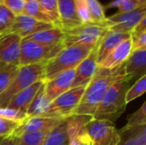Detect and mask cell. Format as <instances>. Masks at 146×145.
Returning a JSON list of instances; mask_svg holds the SVG:
<instances>
[{
  "instance_id": "42",
  "label": "cell",
  "mask_w": 146,
  "mask_h": 145,
  "mask_svg": "<svg viewBox=\"0 0 146 145\" xmlns=\"http://www.w3.org/2000/svg\"><path fill=\"white\" fill-rule=\"evenodd\" d=\"M1 140H2V138H0V141H1Z\"/></svg>"
},
{
  "instance_id": "29",
  "label": "cell",
  "mask_w": 146,
  "mask_h": 145,
  "mask_svg": "<svg viewBox=\"0 0 146 145\" xmlns=\"http://www.w3.org/2000/svg\"><path fill=\"white\" fill-rule=\"evenodd\" d=\"M86 3L89 10L92 21L93 23L105 25L106 17L104 15V9L102 4L98 0H86Z\"/></svg>"
},
{
  "instance_id": "14",
  "label": "cell",
  "mask_w": 146,
  "mask_h": 145,
  "mask_svg": "<svg viewBox=\"0 0 146 145\" xmlns=\"http://www.w3.org/2000/svg\"><path fill=\"white\" fill-rule=\"evenodd\" d=\"M66 119L42 116L31 117L27 119L18 128H16L11 136L16 137L23 133L51 131L61 123H62Z\"/></svg>"
},
{
  "instance_id": "4",
  "label": "cell",
  "mask_w": 146,
  "mask_h": 145,
  "mask_svg": "<svg viewBox=\"0 0 146 145\" xmlns=\"http://www.w3.org/2000/svg\"><path fill=\"white\" fill-rule=\"evenodd\" d=\"M45 62H43L20 67L14 80L9 87L0 94V108L7 107L9 101L16 94L25 90L33 83L40 79L43 80Z\"/></svg>"
},
{
  "instance_id": "37",
  "label": "cell",
  "mask_w": 146,
  "mask_h": 145,
  "mask_svg": "<svg viewBox=\"0 0 146 145\" xmlns=\"http://www.w3.org/2000/svg\"><path fill=\"white\" fill-rule=\"evenodd\" d=\"M1 4L8 8L15 15H21L24 10L26 0H0Z\"/></svg>"
},
{
  "instance_id": "15",
  "label": "cell",
  "mask_w": 146,
  "mask_h": 145,
  "mask_svg": "<svg viewBox=\"0 0 146 145\" xmlns=\"http://www.w3.org/2000/svg\"><path fill=\"white\" fill-rule=\"evenodd\" d=\"M123 70L125 78L128 82L146 75V48L132 51L124 63Z\"/></svg>"
},
{
  "instance_id": "13",
  "label": "cell",
  "mask_w": 146,
  "mask_h": 145,
  "mask_svg": "<svg viewBox=\"0 0 146 145\" xmlns=\"http://www.w3.org/2000/svg\"><path fill=\"white\" fill-rule=\"evenodd\" d=\"M76 68L69 69L44 82V94L50 103L71 88Z\"/></svg>"
},
{
  "instance_id": "30",
  "label": "cell",
  "mask_w": 146,
  "mask_h": 145,
  "mask_svg": "<svg viewBox=\"0 0 146 145\" xmlns=\"http://www.w3.org/2000/svg\"><path fill=\"white\" fill-rule=\"evenodd\" d=\"M146 91V75L142 76L133 85V86L129 87L127 91L125 96V102L126 104L129 103L130 102L133 101L134 99L138 98L139 97L142 96Z\"/></svg>"
},
{
  "instance_id": "26",
  "label": "cell",
  "mask_w": 146,
  "mask_h": 145,
  "mask_svg": "<svg viewBox=\"0 0 146 145\" xmlns=\"http://www.w3.org/2000/svg\"><path fill=\"white\" fill-rule=\"evenodd\" d=\"M51 131L23 133L16 137H12L15 139V145H43Z\"/></svg>"
},
{
  "instance_id": "19",
  "label": "cell",
  "mask_w": 146,
  "mask_h": 145,
  "mask_svg": "<svg viewBox=\"0 0 146 145\" xmlns=\"http://www.w3.org/2000/svg\"><path fill=\"white\" fill-rule=\"evenodd\" d=\"M44 83V82L42 79H40L31 85L25 90L21 91V92H19L18 94H16L15 97H12L7 107L27 114V109L29 108L35 95L37 94L38 91L40 89V87L43 85Z\"/></svg>"
},
{
  "instance_id": "25",
  "label": "cell",
  "mask_w": 146,
  "mask_h": 145,
  "mask_svg": "<svg viewBox=\"0 0 146 145\" xmlns=\"http://www.w3.org/2000/svg\"><path fill=\"white\" fill-rule=\"evenodd\" d=\"M92 119V116L87 115H72L67 119V132L69 140L80 133L86 126V125Z\"/></svg>"
},
{
  "instance_id": "5",
  "label": "cell",
  "mask_w": 146,
  "mask_h": 145,
  "mask_svg": "<svg viewBox=\"0 0 146 145\" xmlns=\"http://www.w3.org/2000/svg\"><path fill=\"white\" fill-rule=\"evenodd\" d=\"M105 25L97 23H83L64 32V47L74 44L96 46L108 32Z\"/></svg>"
},
{
  "instance_id": "16",
  "label": "cell",
  "mask_w": 146,
  "mask_h": 145,
  "mask_svg": "<svg viewBox=\"0 0 146 145\" xmlns=\"http://www.w3.org/2000/svg\"><path fill=\"white\" fill-rule=\"evenodd\" d=\"M59 26L62 31H66L80 26V21L75 6V0H57Z\"/></svg>"
},
{
  "instance_id": "11",
  "label": "cell",
  "mask_w": 146,
  "mask_h": 145,
  "mask_svg": "<svg viewBox=\"0 0 146 145\" xmlns=\"http://www.w3.org/2000/svg\"><path fill=\"white\" fill-rule=\"evenodd\" d=\"M21 40L15 33L0 34V62L19 65Z\"/></svg>"
},
{
  "instance_id": "1",
  "label": "cell",
  "mask_w": 146,
  "mask_h": 145,
  "mask_svg": "<svg viewBox=\"0 0 146 145\" xmlns=\"http://www.w3.org/2000/svg\"><path fill=\"white\" fill-rule=\"evenodd\" d=\"M123 68L124 64L114 69H106L99 67L96 74L86 85L73 115H87L93 118L109 87L116 80L125 76Z\"/></svg>"
},
{
  "instance_id": "27",
  "label": "cell",
  "mask_w": 146,
  "mask_h": 145,
  "mask_svg": "<svg viewBox=\"0 0 146 145\" xmlns=\"http://www.w3.org/2000/svg\"><path fill=\"white\" fill-rule=\"evenodd\" d=\"M22 14L29 17H32L38 21L53 24L51 19L42 10L37 0H26Z\"/></svg>"
},
{
  "instance_id": "31",
  "label": "cell",
  "mask_w": 146,
  "mask_h": 145,
  "mask_svg": "<svg viewBox=\"0 0 146 145\" xmlns=\"http://www.w3.org/2000/svg\"><path fill=\"white\" fill-rule=\"evenodd\" d=\"M42 10L51 19L56 26H59L57 0H37Z\"/></svg>"
},
{
  "instance_id": "3",
  "label": "cell",
  "mask_w": 146,
  "mask_h": 145,
  "mask_svg": "<svg viewBox=\"0 0 146 145\" xmlns=\"http://www.w3.org/2000/svg\"><path fill=\"white\" fill-rule=\"evenodd\" d=\"M129 88V82L125 76L112 84L105 92L98 105L93 119L115 121L125 110L127 104L125 96Z\"/></svg>"
},
{
  "instance_id": "9",
  "label": "cell",
  "mask_w": 146,
  "mask_h": 145,
  "mask_svg": "<svg viewBox=\"0 0 146 145\" xmlns=\"http://www.w3.org/2000/svg\"><path fill=\"white\" fill-rule=\"evenodd\" d=\"M145 16L146 5H145L133 11L116 13L108 18L106 17L105 25L109 31L131 33L135 26Z\"/></svg>"
},
{
  "instance_id": "22",
  "label": "cell",
  "mask_w": 146,
  "mask_h": 145,
  "mask_svg": "<svg viewBox=\"0 0 146 145\" xmlns=\"http://www.w3.org/2000/svg\"><path fill=\"white\" fill-rule=\"evenodd\" d=\"M50 102L44 94V83L38 91L33 102L31 103L29 108L27 110V115L28 118L40 116L49 106Z\"/></svg>"
},
{
  "instance_id": "18",
  "label": "cell",
  "mask_w": 146,
  "mask_h": 145,
  "mask_svg": "<svg viewBox=\"0 0 146 145\" xmlns=\"http://www.w3.org/2000/svg\"><path fill=\"white\" fill-rule=\"evenodd\" d=\"M131 38L121 42L99 65L100 68L106 69H114L125 63L132 53Z\"/></svg>"
},
{
  "instance_id": "17",
  "label": "cell",
  "mask_w": 146,
  "mask_h": 145,
  "mask_svg": "<svg viewBox=\"0 0 146 145\" xmlns=\"http://www.w3.org/2000/svg\"><path fill=\"white\" fill-rule=\"evenodd\" d=\"M131 38V33L108 31L101 41L98 44V63L100 65L103 61L115 49L121 42Z\"/></svg>"
},
{
  "instance_id": "33",
  "label": "cell",
  "mask_w": 146,
  "mask_h": 145,
  "mask_svg": "<svg viewBox=\"0 0 146 145\" xmlns=\"http://www.w3.org/2000/svg\"><path fill=\"white\" fill-rule=\"evenodd\" d=\"M15 15L8 8L0 4V34L5 33L13 25Z\"/></svg>"
},
{
  "instance_id": "10",
  "label": "cell",
  "mask_w": 146,
  "mask_h": 145,
  "mask_svg": "<svg viewBox=\"0 0 146 145\" xmlns=\"http://www.w3.org/2000/svg\"><path fill=\"white\" fill-rule=\"evenodd\" d=\"M98 44L76 68L75 77L71 88L86 86L99 69L98 63Z\"/></svg>"
},
{
  "instance_id": "8",
  "label": "cell",
  "mask_w": 146,
  "mask_h": 145,
  "mask_svg": "<svg viewBox=\"0 0 146 145\" xmlns=\"http://www.w3.org/2000/svg\"><path fill=\"white\" fill-rule=\"evenodd\" d=\"M92 145H118L121 141L119 131L108 120L92 119L85 126Z\"/></svg>"
},
{
  "instance_id": "41",
  "label": "cell",
  "mask_w": 146,
  "mask_h": 145,
  "mask_svg": "<svg viewBox=\"0 0 146 145\" xmlns=\"http://www.w3.org/2000/svg\"><path fill=\"white\" fill-rule=\"evenodd\" d=\"M0 145H15L14 138L10 135L5 138H3L0 141Z\"/></svg>"
},
{
  "instance_id": "43",
  "label": "cell",
  "mask_w": 146,
  "mask_h": 145,
  "mask_svg": "<svg viewBox=\"0 0 146 145\" xmlns=\"http://www.w3.org/2000/svg\"><path fill=\"white\" fill-rule=\"evenodd\" d=\"M0 4H1V2H0Z\"/></svg>"
},
{
  "instance_id": "24",
  "label": "cell",
  "mask_w": 146,
  "mask_h": 145,
  "mask_svg": "<svg viewBox=\"0 0 146 145\" xmlns=\"http://www.w3.org/2000/svg\"><path fill=\"white\" fill-rule=\"evenodd\" d=\"M20 69L19 65L0 62V94L11 84Z\"/></svg>"
},
{
  "instance_id": "20",
  "label": "cell",
  "mask_w": 146,
  "mask_h": 145,
  "mask_svg": "<svg viewBox=\"0 0 146 145\" xmlns=\"http://www.w3.org/2000/svg\"><path fill=\"white\" fill-rule=\"evenodd\" d=\"M64 37V32L60 27L54 26L29 35L23 39L31 40L42 45L50 46L63 44Z\"/></svg>"
},
{
  "instance_id": "23",
  "label": "cell",
  "mask_w": 146,
  "mask_h": 145,
  "mask_svg": "<svg viewBox=\"0 0 146 145\" xmlns=\"http://www.w3.org/2000/svg\"><path fill=\"white\" fill-rule=\"evenodd\" d=\"M67 119L49 133L43 145H69L67 132Z\"/></svg>"
},
{
  "instance_id": "2",
  "label": "cell",
  "mask_w": 146,
  "mask_h": 145,
  "mask_svg": "<svg viewBox=\"0 0 146 145\" xmlns=\"http://www.w3.org/2000/svg\"><path fill=\"white\" fill-rule=\"evenodd\" d=\"M94 47L80 44L64 47L54 57L45 62L43 81L46 82L64 71L76 68Z\"/></svg>"
},
{
  "instance_id": "36",
  "label": "cell",
  "mask_w": 146,
  "mask_h": 145,
  "mask_svg": "<svg viewBox=\"0 0 146 145\" xmlns=\"http://www.w3.org/2000/svg\"><path fill=\"white\" fill-rule=\"evenodd\" d=\"M77 15L81 23H92L89 10L86 3V0H75Z\"/></svg>"
},
{
  "instance_id": "28",
  "label": "cell",
  "mask_w": 146,
  "mask_h": 145,
  "mask_svg": "<svg viewBox=\"0 0 146 145\" xmlns=\"http://www.w3.org/2000/svg\"><path fill=\"white\" fill-rule=\"evenodd\" d=\"M146 102L133 114L130 115L127 118V122L121 130L126 131L146 125Z\"/></svg>"
},
{
  "instance_id": "21",
  "label": "cell",
  "mask_w": 146,
  "mask_h": 145,
  "mask_svg": "<svg viewBox=\"0 0 146 145\" xmlns=\"http://www.w3.org/2000/svg\"><path fill=\"white\" fill-rule=\"evenodd\" d=\"M121 141L118 145H146V125L130 130H118Z\"/></svg>"
},
{
  "instance_id": "34",
  "label": "cell",
  "mask_w": 146,
  "mask_h": 145,
  "mask_svg": "<svg viewBox=\"0 0 146 145\" xmlns=\"http://www.w3.org/2000/svg\"><path fill=\"white\" fill-rule=\"evenodd\" d=\"M0 117L19 122H24L27 119H28L27 114L8 107L0 108Z\"/></svg>"
},
{
  "instance_id": "38",
  "label": "cell",
  "mask_w": 146,
  "mask_h": 145,
  "mask_svg": "<svg viewBox=\"0 0 146 145\" xmlns=\"http://www.w3.org/2000/svg\"><path fill=\"white\" fill-rule=\"evenodd\" d=\"M132 50L146 48V32L141 33H131Z\"/></svg>"
},
{
  "instance_id": "7",
  "label": "cell",
  "mask_w": 146,
  "mask_h": 145,
  "mask_svg": "<svg viewBox=\"0 0 146 145\" xmlns=\"http://www.w3.org/2000/svg\"><path fill=\"white\" fill-rule=\"evenodd\" d=\"M63 48V44L46 46L22 38L21 44L19 66L22 67L38 62H47L54 57Z\"/></svg>"
},
{
  "instance_id": "6",
  "label": "cell",
  "mask_w": 146,
  "mask_h": 145,
  "mask_svg": "<svg viewBox=\"0 0 146 145\" xmlns=\"http://www.w3.org/2000/svg\"><path fill=\"white\" fill-rule=\"evenodd\" d=\"M86 86L70 88L56 99L51 101L46 110L40 115L42 117H53L67 119L73 115L77 108Z\"/></svg>"
},
{
  "instance_id": "32",
  "label": "cell",
  "mask_w": 146,
  "mask_h": 145,
  "mask_svg": "<svg viewBox=\"0 0 146 145\" xmlns=\"http://www.w3.org/2000/svg\"><path fill=\"white\" fill-rule=\"evenodd\" d=\"M146 5V0H115L109 7L118 8L117 13H125Z\"/></svg>"
},
{
  "instance_id": "40",
  "label": "cell",
  "mask_w": 146,
  "mask_h": 145,
  "mask_svg": "<svg viewBox=\"0 0 146 145\" xmlns=\"http://www.w3.org/2000/svg\"><path fill=\"white\" fill-rule=\"evenodd\" d=\"M146 32V16L144 17L133 28L131 33H141Z\"/></svg>"
},
{
  "instance_id": "35",
  "label": "cell",
  "mask_w": 146,
  "mask_h": 145,
  "mask_svg": "<svg viewBox=\"0 0 146 145\" xmlns=\"http://www.w3.org/2000/svg\"><path fill=\"white\" fill-rule=\"evenodd\" d=\"M22 123L0 117V138L10 136Z\"/></svg>"
},
{
  "instance_id": "12",
  "label": "cell",
  "mask_w": 146,
  "mask_h": 145,
  "mask_svg": "<svg viewBox=\"0 0 146 145\" xmlns=\"http://www.w3.org/2000/svg\"><path fill=\"white\" fill-rule=\"evenodd\" d=\"M54 26H56L51 23L38 21L32 17L21 14L15 16L13 25L5 33H15L21 38H24L29 35Z\"/></svg>"
},
{
  "instance_id": "39",
  "label": "cell",
  "mask_w": 146,
  "mask_h": 145,
  "mask_svg": "<svg viewBox=\"0 0 146 145\" xmlns=\"http://www.w3.org/2000/svg\"><path fill=\"white\" fill-rule=\"evenodd\" d=\"M69 145H92L91 140L85 131V128L69 140Z\"/></svg>"
}]
</instances>
